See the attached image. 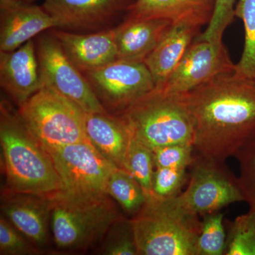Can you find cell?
<instances>
[{"mask_svg":"<svg viewBox=\"0 0 255 255\" xmlns=\"http://www.w3.org/2000/svg\"><path fill=\"white\" fill-rule=\"evenodd\" d=\"M224 215L212 213L204 216L200 235L196 242V255H222L226 249V233Z\"/></svg>","mask_w":255,"mask_h":255,"instance_id":"cell-25","label":"cell"},{"mask_svg":"<svg viewBox=\"0 0 255 255\" xmlns=\"http://www.w3.org/2000/svg\"><path fill=\"white\" fill-rule=\"evenodd\" d=\"M107 194L131 217L142 209L146 201L145 194L136 179L119 167H116L111 174Z\"/></svg>","mask_w":255,"mask_h":255,"instance_id":"cell-21","label":"cell"},{"mask_svg":"<svg viewBox=\"0 0 255 255\" xmlns=\"http://www.w3.org/2000/svg\"><path fill=\"white\" fill-rule=\"evenodd\" d=\"M85 128L95 148L114 165L124 169L132 135L123 119L110 112L85 113Z\"/></svg>","mask_w":255,"mask_h":255,"instance_id":"cell-19","label":"cell"},{"mask_svg":"<svg viewBox=\"0 0 255 255\" xmlns=\"http://www.w3.org/2000/svg\"><path fill=\"white\" fill-rule=\"evenodd\" d=\"M131 221L140 255H196L202 221L176 204L173 198H153Z\"/></svg>","mask_w":255,"mask_h":255,"instance_id":"cell-4","label":"cell"},{"mask_svg":"<svg viewBox=\"0 0 255 255\" xmlns=\"http://www.w3.org/2000/svg\"><path fill=\"white\" fill-rule=\"evenodd\" d=\"M52 208L53 197L14 192L6 188L1 193V214L42 251L49 242Z\"/></svg>","mask_w":255,"mask_h":255,"instance_id":"cell-13","label":"cell"},{"mask_svg":"<svg viewBox=\"0 0 255 255\" xmlns=\"http://www.w3.org/2000/svg\"><path fill=\"white\" fill-rule=\"evenodd\" d=\"M172 24L161 18L126 16L114 28L117 59L144 63Z\"/></svg>","mask_w":255,"mask_h":255,"instance_id":"cell-17","label":"cell"},{"mask_svg":"<svg viewBox=\"0 0 255 255\" xmlns=\"http://www.w3.org/2000/svg\"><path fill=\"white\" fill-rule=\"evenodd\" d=\"M234 157L239 164L238 182L245 201L255 211V132L240 147Z\"/></svg>","mask_w":255,"mask_h":255,"instance_id":"cell-27","label":"cell"},{"mask_svg":"<svg viewBox=\"0 0 255 255\" xmlns=\"http://www.w3.org/2000/svg\"><path fill=\"white\" fill-rule=\"evenodd\" d=\"M116 114L123 119L132 137L152 150L173 144L194 145V122L185 93L155 88Z\"/></svg>","mask_w":255,"mask_h":255,"instance_id":"cell-5","label":"cell"},{"mask_svg":"<svg viewBox=\"0 0 255 255\" xmlns=\"http://www.w3.org/2000/svg\"><path fill=\"white\" fill-rule=\"evenodd\" d=\"M194 152L226 162L255 132V80L223 73L185 93Z\"/></svg>","mask_w":255,"mask_h":255,"instance_id":"cell-1","label":"cell"},{"mask_svg":"<svg viewBox=\"0 0 255 255\" xmlns=\"http://www.w3.org/2000/svg\"><path fill=\"white\" fill-rule=\"evenodd\" d=\"M187 179V169L156 167L152 179L154 196L161 199L175 197Z\"/></svg>","mask_w":255,"mask_h":255,"instance_id":"cell-29","label":"cell"},{"mask_svg":"<svg viewBox=\"0 0 255 255\" xmlns=\"http://www.w3.org/2000/svg\"><path fill=\"white\" fill-rule=\"evenodd\" d=\"M18 114L47 151L89 140L85 112L55 90L43 87L23 105Z\"/></svg>","mask_w":255,"mask_h":255,"instance_id":"cell-6","label":"cell"},{"mask_svg":"<svg viewBox=\"0 0 255 255\" xmlns=\"http://www.w3.org/2000/svg\"><path fill=\"white\" fill-rule=\"evenodd\" d=\"M226 255H255V211L250 209L228 225Z\"/></svg>","mask_w":255,"mask_h":255,"instance_id":"cell-24","label":"cell"},{"mask_svg":"<svg viewBox=\"0 0 255 255\" xmlns=\"http://www.w3.org/2000/svg\"><path fill=\"white\" fill-rule=\"evenodd\" d=\"M123 217L108 194L63 190L53 197L50 228L55 246L63 251L87 250Z\"/></svg>","mask_w":255,"mask_h":255,"instance_id":"cell-3","label":"cell"},{"mask_svg":"<svg viewBox=\"0 0 255 255\" xmlns=\"http://www.w3.org/2000/svg\"><path fill=\"white\" fill-rule=\"evenodd\" d=\"M0 85L18 108L42 88L35 41L0 51Z\"/></svg>","mask_w":255,"mask_h":255,"instance_id":"cell-14","label":"cell"},{"mask_svg":"<svg viewBox=\"0 0 255 255\" xmlns=\"http://www.w3.org/2000/svg\"><path fill=\"white\" fill-rule=\"evenodd\" d=\"M101 253L108 255H136L137 250L131 221L126 218L111 226L102 240Z\"/></svg>","mask_w":255,"mask_h":255,"instance_id":"cell-26","label":"cell"},{"mask_svg":"<svg viewBox=\"0 0 255 255\" xmlns=\"http://www.w3.org/2000/svg\"><path fill=\"white\" fill-rule=\"evenodd\" d=\"M155 168L152 150L132 137L126 156L124 169L139 183L146 201L155 198L152 192V179Z\"/></svg>","mask_w":255,"mask_h":255,"instance_id":"cell-22","label":"cell"},{"mask_svg":"<svg viewBox=\"0 0 255 255\" xmlns=\"http://www.w3.org/2000/svg\"><path fill=\"white\" fill-rule=\"evenodd\" d=\"M62 182L63 191L107 194V184L117 166L104 157L90 140L48 151Z\"/></svg>","mask_w":255,"mask_h":255,"instance_id":"cell-10","label":"cell"},{"mask_svg":"<svg viewBox=\"0 0 255 255\" xmlns=\"http://www.w3.org/2000/svg\"><path fill=\"white\" fill-rule=\"evenodd\" d=\"M155 167L187 169L194 160V145L173 144L152 150Z\"/></svg>","mask_w":255,"mask_h":255,"instance_id":"cell-30","label":"cell"},{"mask_svg":"<svg viewBox=\"0 0 255 255\" xmlns=\"http://www.w3.org/2000/svg\"><path fill=\"white\" fill-rule=\"evenodd\" d=\"M235 6L236 0H216L212 18L205 31L198 37L209 41H223L225 31L234 20Z\"/></svg>","mask_w":255,"mask_h":255,"instance_id":"cell-31","label":"cell"},{"mask_svg":"<svg viewBox=\"0 0 255 255\" xmlns=\"http://www.w3.org/2000/svg\"><path fill=\"white\" fill-rule=\"evenodd\" d=\"M42 87H47L76 104L85 113H106L82 72L70 60L51 29L35 40Z\"/></svg>","mask_w":255,"mask_h":255,"instance_id":"cell-8","label":"cell"},{"mask_svg":"<svg viewBox=\"0 0 255 255\" xmlns=\"http://www.w3.org/2000/svg\"><path fill=\"white\" fill-rule=\"evenodd\" d=\"M36 0H0V9L34 4Z\"/></svg>","mask_w":255,"mask_h":255,"instance_id":"cell-32","label":"cell"},{"mask_svg":"<svg viewBox=\"0 0 255 255\" xmlns=\"http://www.w3.org/2000/svg\"><path fill=\"white\" fill-rule=\"evenodd\" d=\"M0 142L4 159L6 189L54 197L63 182L51 156L29 131L6 101L0 106Z\"/></svg>","mask_w":255,"mask_h":255,"instance_id":"cell-2","label":"cell"},{"mask_svg":"<svg viewBox=\"0 0 255 255\" xmlns=\"http://www.w3.org/2000/svg\"><path fill=\"white\" fill-rule=\"evenodd\" d=\"M82 74L111 114L123 112L155 88L153 78L143 63L117 59Z\"/></svg>","mask_w":255,"mask_h":255,"instance_id":"cell-9","label":"cell"},{"mask_svg":"<svg viewBox=\"0 0 255 255\" xmlns=\"http://www.w3.org/2000/svg\"><path fill=\"white\" fill-rule=\"evenodd\" d=\"M234 14L242 20L245 29L244 49L235 72L255 80V0H238Z\"/></svg>","mask_w":255,"mask_h":255,"instance_id":"cell-23","label":"cell"},{"mask_svg":"<svg viewBox=\"0 0 255 255\" xmlns=\"http://www.w3.org/2000/svg\"><path fill=\"white\" fill-rule=\"evenodd\" d=\"M59 27L58 20L42 6L0 9V51H13L43 32Z\"/></svg>","mask_w":255,"mask_h":255,"instance_id":"cell-16","label":"cell"},{"mask_svg":"<svg viewBox=\"0 0 255 255\" xmlns=\"http://www.w3.org/2000/svg\"><path fill=\"white\" fill-rule=\"evenodd\" d=\"M216 0H135L127 16L167 20L198 28L209 25Z\"/></svg>","mask_w":255,"mask_h":255,"instance_id":"cell-18","label":"cell"},{"mask_svg":"<svg viewBox=\"0 0 255 255\" xmlns=\"http://www.w3.org/2000/svg\"><path fill=\"white\" fill-rule=\"evenodd\" d=\"M15 227L9 220L1 215L0 219V255H33L42 253Z\"/></svg>","mask_w":255,"mask_h":255,"instance_id":"cell-28","label":"cell"},{"mask_svg":"<svg viewBox=\"0 0 255 255\" xmlns=\"http://www.w3.org/2000/svg\"><path fill=\"white\" fill-rule=\"evenodd\" d=\"M201 28L184 23L172 24L144 63L150 72L155 88L163 85L177 68Z\"/></svg>","mask_w":255,"mask_h":255,"instance_id":"cell-20","label":"cell"},{"mask_svg":"<svg viewBox=\"0 0 255 255\" xmlns=\"http://www.w3.org/2000/svg\"><path fill=\"white\" fill-rule=\"evenodd\" d=\"M186 190L173 198L178 206L197 216L218 212L233 203L245 201L238 178L226 162L194 152Z\"/></svg>","mask_w":255,"mask_h":255,"instance_id":"cell-7","label":"cell"},{"mask_svg":"<svg viewBox=\"0 0 255 255\" xmlns=\"http://www.w3.org/2000/svg\"><path fill=\"white\" fill-rule=\"evenodd\" d=\"M135 0H43L47 12L56 18L60 29L93 33L116 27Z\"/></svg>","mask_w":255,"mask_h":255,"instance_id":"cell-12","label":"cell"},{"mask_svg":"<svg viewBox=\"0 0 255 255\" xmlns=\"http://www.w3.org/2000/svg\"><path fill=\"white\" fill-rule=\"evenodd\" d=\"M114 28L88 33L60 28H53L51 31L70 60L83 73L117 60Z\"/></svg>","mask_w":255,"mask_h":255,"instance_id":"cell-15","label":"cell"},{"mask_svg":"<svg viewBox=\"0 0 255 255\" xmlns=\"http://www.w3.org/2000/svg\"><path fill=\"white\" fill-rule=\"evenodd\" d=\"M223 41H206L196 36L180 63L163 85L157 87L169 94H184L223 73L235 71Z\"/></svg>","mask_w":255,"mask_h":255,"instance_id":"cell-11","label":"cell"}]
</instances>
